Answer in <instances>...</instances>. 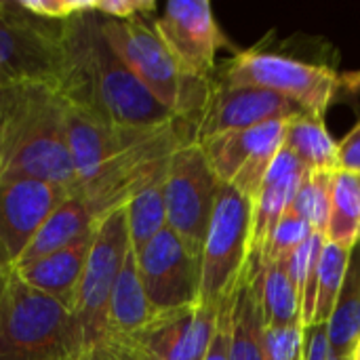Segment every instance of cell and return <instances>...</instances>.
Returning a JSON list of instances; mask_svg holds the SVG:
<instances>
[{
	"label": "cell",
	"instance_id": "52a82bcc",
	"mask_svg": "<svg viewBox=\"0 0 360 360\" xmlns=\"http://www.w3.org/2000/svg\"><path fill=\"white\" fill-rule=\"evenodd\" d=\"M131 249L127 209L120 207L99 219L95 240L84 268L74 308V323L80 335L82 360L97 352L108 342V316L114 283Z\"/></svg>",
	"mask_w": 360,
	"mask_h": 360
},
{
	"label": "cell",
	"instance_id": "e0dca14e",
	"mask_svg": "<svg viewBox=\"0 0 360 360\" xmlns=\"http://www.w3.org/2000/svg\"><path fill=\"white\" fill-rule=\"evenodd\" d=\"M306 169L302 162L283 148L274 162L270 165L259 190L253 196V238H251V257L247 270L257 274L259 270V255L264 245L278 224V219L287 213L289 205L293 202L297 188L304 179Z\"/></svg>",
	"mask_w": 360,
	"mask_h": 360
},
{
	"label": "cell",
	"instance_id": "7c38bea8",
	"mask_svg": "<svg viewBox=\"0 0 360 360\" xmlns=\"http://www.w3.org/2000/svg\"><path fill=\"white\" fill-rule=\"evenodd\" d=\"M289 120H270L253 129L230 131L200 141L215 175L247 196H255L270 165L285 148Z\"/></svg>",
	"mask_w": 360,
	"mask_h": 360
},
{
	"label": "cell",
	"instance_id": "74e56055",
	"mask_svg": "<svg viewBox=\"0 0 360 360\" xmlns=\"http://www.w3.org/2000/svg\"><path fill=\"white\" fill-rule=\"evenodd\" d=\"M348 360H360V338L356 340V344L352 346V350H350V356Z\"/></svg>",
	"mask_w": 360,
	"mask_h": 360
},
{
	"label": "cell",
	"instance_id": "1f68e13d",
	"mask_svg": "<svg viewBox=\"0 0 360 360\" xmlns=\"http://www.w3.org/2000/svg\"><path fill=\"white\" fill-rule=\"evenodd\" d=\"M19 2L27 13L44 21H57V23H63L76 15L93 11V0H19Z\"/></svg>",
	"mask_w": 360,
	"mask_h": 360
},
{
	"label": "cell",
	"instance_id": "7402d4cb",
	"mask_svg": "<svg viewBox=\"0 0 360 360\" xmlns=\"http://www.w3.org/2000/svg\"><path fill=\"white\" fill-rule=\"evenodd\" d=\"M285 148L302 162L308 173H338L342 171L340 141L331 137L325 120L314 116L291 118L285 133Z\"/></svg>",
	"mask_w": 360,
	"mask_h": 360
},
{
	"label": "cell",
	"instance_id": "9c48e42d",
	"mask_svg": "<svg viewBox=\"0 0 360 360\" xmlns=\"http://www.w3.org/2000/svg\"><path fill=\"white\" fill-rule=\"evenodd\" d=\"M59 32L61 23L27 13L19 0H0V82H55Z\"/></svg>",
	"mask_w": 360,
	"mask_h": 360
},
{
	"label": "cell",
	"instance_id": "836d02e7",
	"mask_svg": "<svg viewBox=\"0 0 360 360\" xmlns=\"http://www.w3.org/2000/svg\"><path fill=\"white\" fill-rule=\"evenodd\" d=\"M331 344H329V325L312 323L304 327V346L302 360H329Z\"/></svg>",
	"mask_w": 360,
	"mask_h": 360
},
{
	"label": "cell",
	"instance_id": "30bf717a",
	"mask_svg": "<svg viewBox=\"0 0 360 360\" xmlns=\"http://www.w3.org/2000/svg\"><path fill=\"white\" fill-rule=\"evenodd\" d=\"M152 27L181 72L194 78L213 80L217 51L232 49L207 0H171L152 19Z\"/></svg>",
	"mask_w": 360,
	"mask_h": 360
},
{
	"label": "cell",
	"instance_id": "8d00e7d4",
	"mask_svg": "<svg viewBox=\"0 0 360 360\" xmlns=\"http://www.w3.org/2000/svg\"><path fill=\"white\" fill-rule=\"evenodd\" d=\"M15 276V257L6 249V245L0 240V302L8 291V285Z\"/></svg>",
	"mask_w": 360,
	"mask_h": 360
},
{
	"label": "cell",
	"instance_id": "ac0fdd59",
	"mask_svg": "<svg viewBox=\"0 0 360 360\" xmlns=\"http://www.w3.org/2000/svg\"><path fill=\"white\" fill-rule=\"evenodd\" d=\"M97 226L74 240L72 245L57 249L40 259H34L30 264L17 266V276L32 289L53 297L63 308L74 312L78 289L84 276V268L91 255V247L95 240Z\"/></svg>",
	"mask_w": 360,
	"mask_h": 360
},
{
	"label": "cell",
	"instance_id": "603a6c76",
	"mask_svg": "<svg viewBox=\"0 0 360 360\" xmlns=\"http://www.w3.org/2000/svg\"><path fill=\"white\" fill-rule=\"evenodd\" d=\"M327 325L331 352L340 359H348L360 338V240L350 249L342 291Z\"/></svg>",
	"mask_w": 360,
	"mask_h": 360
},
{
	"label": "cell",
	"instance_id": "d6986e66",
	"mask_svg": "<svg viewBox=\"0 0 360 360\" xmlns=\"http://www.w3.org/2000/svg\"><path fill=\"white\" fill-rule=\"evenodd\" d=\"M97 224L99 221L95 219L91 209L84 205V200L70 192L59 202V207L44 219V224L38 228L34 238L30 240V245L17 259L15 268L72 245L74 240L91 232Z\"/></svg>",
	"mask_w": 360,
	"mask_h": 360
},
{
	"label": "cell",
	"instance_id": "d590c367",
	"mask_svg": "<svg viewBox=\"0 0 360 360\" xmlns=\"http://www.w3.org/2000/svg\"><path fill=\"white\" fill-rule=\"evenodd\" d=\"M340 158L342 169L360 175V120L354 129L340 141Z\"/></svg>",
	"mask_w": 360,
	"mask_h": 360
},
{
	"label": "cell",
	"instance_id": "8fae6325",
	"mask_svg": "<svg viewBox=\"0 0 360 360\" xmlns=\"http://www.w3.org/2000/svg\"><path fill=\"white\" fill-rule=\"evenodd\" d=\"M135 255L154 316L198 304L200 257H196L171 228H165Z\"/></svg>",
	"mask_w": 360,
	"mask_h": 360
},
{
	"label": "cell",
	"instance_id": "f35d334b",
	"mask_svg": "<svg viewBox=\"0 0 360 360\" xmlns=\"http://www.w3.org/2000/svg\"><path fill=\"white\" fill-rule=\"evenodd\" d=\"M329 360H348V359H340V356H335V354L331 352V359H329Z\"/></svg>",
	"mask_w": 360,
	"mask_h": 360
},
{
	"label": "cell",
	"instance_id": "83f0119b",
	"mask_svg": "<svg viewBox=\"0 0 360 360\" xmlns=\"http://www.w3.org/2000/svg\"><path fill=\"white\" fill-rule=\"evenodd\" d=\"M335 173H304L293 202L287 213L297 215L312 226L314 232L327 234L329 213H331V188Z\"/></svg>",
	"mask_w": 360,
	"mask_h": 360
},
{
	"label": "cell",
	"instance_id": "3957f363",
	"mask_svg": "<svg viewBox=\"0 0 360 360\" xmlns=\"http://www.w3.org/2000/svg\"><path fill=\"white\" fill-rule=\"evenodd\" d=\"M101 30L137 80L179 120L192 124L196 133L213 80L184 74L148 19L116 21L101 17Z\"/></svg>",
	"mask_w": 360,
	"mask_h": 360
},
{
	"label": "cell",
	"instance_id": "5bb4252c",
	"mask_svg": "<svg viewBox=\"0 0 360 360\" xmlns=\"http://www.w3.org/2000/svg\"><path fill=\"white\" fill-rule=\"evenodd\" d=\"M219 310L213 306H188L156 314L139 333L124 338L158 360H205L215 338Z\"/></svg>",
	"mask_w": 360,
	"mask_h": 360
},
{
	"label": "cell",
	"instance_id": "f546056e",
	"mask_svg": "<svg viewBox=\"0 0 360 360\" xmlns=\"http://www.w3.org/2000/svg\"><path fill=\"white\" fill-rule=\"evenodd\" d=\"M314 234L312 226L306 224L304 219H300L297 215L285 213L278 224L274 226V230L270 232L264 251L259 255V270L272 262H281L287 259L293 251H297L310 236Z\"/></svg>",
	"mask_w": 360,
	"mask_h": 360
},
{
	"label": "cell",
	"instance_id": "ffe728a7",
	"mask_svg": "<svg viewBox=\"0 0 360 360\" xmlns=\"http://www.w3.org/2000/svg\"><path fill=\"white\" fill-rule=\"evenodd\" d=\"M154 319V310L141 285L137 255L129 249L114 283L108 316V338H133Z\"/></svg>",
	"mask_w": 360,
	"mask_h": 360
},
{
	"label": "cell",
	"instance_id": "ba28073f",
	"mask_svg": "<svg viewBox=\"0 0 360 360\" xmlns=\"http://www.w3.org/2000/svg\"><path fill=\"white\" fill-rule=\"evenodd\" d=\"M219 188L221 181L200 143L186 141L171 154L162 179L167 226L196 257L202 255Z\"/></svg>",
	"mask_w": 360,
	"mask_h": 360
},
{
	"label": "cell",
	"instance_id": "6da1fadb",
	"mask_svg": "<svg viewBox=\"0 0 360 360\" xmlns=\"http://www.w3.org/2000/svg\"><path fill=\"white\" fill-rule=\"evenodd\" d=\"M55 86L68 105L114 124L162 127L179 120L124 65L93 11L61 23Z\"/></svg>",
	"mask_w": 360,
	"mask_h": 360
},
{
	"label": "cell",
	"instance_id": "4dcf8cb0",
	"mask_svg": "<svg viewBox=\"0 0 360 360\" xmlns=\"http://www.w3.org/2000/svg\"><path fill=\"white\" fill-rule=\"evenodd\" d=\"M304 327H266L264 354L266 360H302Z\"/></svg>",
	"mask_w": 360,
	"mask_h": 360
},
{
	"label": "cell",
	"instance_id": "44dd1931",
	"mask_svg": "<svg viewBox=\"0 0 360 360\" xmlns=\"http://www.w3.org/2000/svg\"><path fill=\"white\" fill-rule=\"evenodd\" d=\"M264 314L259 304V272L245 270L232 302L230 319V360H266Z\"/></svg>",
	"mask_w": 360,
	"mask_h": 360
},
{
	"label": "cell",
	"instance_id": "d4e9b609",
	"mask_svg": "<svg viewBox=\"0 0 360 360\" xmlns=\"http://www.w3.org/2000/svg\"><path fill=\"white\" fill-rule=\"evenodd\" d=\"M325 238L344 249L360 240V175L338 171L331 188V213Z\"/></svg>",
	"mask_w": 360,
	"mask_h": 360
},
{
	"label": "cell",
	"instance_id": "d6a6232c",
	"mask_svg": "<svg viewBox=\"0 0 360 360\" xmlns=\"http://www.w3.org/2000/svg\"><path fill=\"white\" fill-rule=\"evenodd\" d=\"M154 11L156 2L152 0H93V13L116 21L148 19Z\"/></svg>",
	"mask_w": 360,
	"mask_h": 360
},
{
	"label": "cell",
	"instance_id": "4316f807",
	"mask_svg": "<svg viewBox=\"0 0 360 360\" xmlns=\"http://www.w3.org/2000/svg\"><path fill=\"white\" fill-rule=\"evenodd\" d=\"M327 238L325 234L314 232L297 251H293L287 259V274L300 293L302 300V323L304 327L312 323L314 304H316V278H319V262Z\"/></svg>",
	"mask_w": 360,
	"mask_h": 360
},
{
	"label": "cell",
	"instance_id": "7a4b0ae2",
	"mask_svg": "<svg viewBox=\"0 0 360 360\" xmlns=\"http://www.w3.org/2000/svg\"><path fill=\"white\" fill-rule=\"evenodd\" d=\"M68 103L51 80L0 86V181L38 179L74 188L65 139Z\"/></svg>",
	"mask_w": 360,
	"mask_h": 360
},
{
	"label": "cell",
	"instance_id": "8992f818",
	"mask_svg": "<svg viewBox=\"0 0 360 360\" xmlns=\"http://www.w3.org/2000/svg\"><path fill=\"white\" fill-rule=\"evenodd\" d=\"M251 238L253 198L221 184L200 255L198 304L221 308L236 293L251 257Z\"/></svg>",
	"mask_w": 360,
	"mask_h": 360
},
{
	"label": "cell",
	"instance_id": "5b68a950",
	"mask_svg": "<svg viewBox=\"0 0 360 360\" xmlns=\"http://www.w3.org/2000/svg\"><path fill=\"white\" fill-rule=\"evenodd\" d=\"M213 80L274 91L295 101L308 116L321 120H325V114L342 86V78L329 65L259 49L236 51L232 59L215 70Z\"/></svg>",
	"mask_w": 360,
	"mask_h": 360
},
{
	"label": "cell",
	"instance_id": "2e32d148",
	"mask_svg": "<svg viewBox=\"0 0 360 360\" xmlns=\"http://www.w3.org/2000/svg\"><path fill=\"white\" fill-rule=\"evenodd\" d=\"M70 192L61 186L38 179L0 181V240L17 259Z\"/></svg>",
	"mask_w": 360,
	"mask_h": 360
},
{
	"label": "cell",
	"instance_id": "4fadbf2b",
	"mask_svg": "<svg viewBox=\"0 0 360 360\" xmlns=\"http://www.w3.org/2000/svg\"><path fill=\"white\" fill-rule=\"evenodd\" d=\"M304 114L306 112L295 101L274 91L213 80L211 95L196 124L194 141L200 143L221 133L253 129L270 120H291Z\"/></svg>",
	"mask_w": 360,
	"mask_h": 360
},
{
	"label": "cell",
	"instance_id": "484cf974",
	"mask_svg": "<svg viewBox=\"0 0 360 360\" xmlns=\"http://www.w3.org/2000/svg\"><path fill=\"white\" fill-rule=\"evenodd\" d=\"M162 179L143 188L124 205L129 240H131V249L135 253H139L165 228H169L167 226V205H165Z\"/></svg>",
	"mask_w": 360,
	"mask_h": 360
},
{
	"label": "cell",
	"instance_id": "9a60e30c",
	"mask_svg": "<svg viewBox=\"0 0 360 360\" xmlns=\"http://www.w3.org/2000/svg\"><path fill=\"white\" fill-rule=\"evenodd\" d=\"M156 129L158 127L114 124L80 108L68 105L65 139H68V150H70V158L74 167V188L89 181L110 158H114L129 146L141 141Z\"/></svg>",
	"mask_w": 360,
	"mask_h": 360
},
{
	"label": "cell",
	"instance_id": "e575fe53",
	"mask_svg": "<svg viewBox=\"0 0 360 360\" xmlns=\"http://www.w3.org/2000/svg\"><path fill=\"white\" fill-rule=\"evenodd\" d=\"M234 295L228 302L221 304L217 331H215V338H213V342H211V346H209V350L205 354V360H230V319H232V302H234Z\"/></svg>",
	"mask_w": 360,
	"mask_h": 360
},
{
	"label": "cell",
	"instance_id": "f1b7e54d",
	"mask_svg": "<svg viewBox=\"0 0 360 360\" xmlns=\"http://www.w3.org/2000/svg\"><path fill=\"white\" fill-rule=\"evenodd\" d=\"M350 259V249H344L333 243H325L321 262H319V278H316V304L312 323H329L331 312L335 308L338 295L342 291V283L346 276ZM310 323V325H312Z\"/></svg>",
	"mask_w": 360,
	"mask_h": 360
},
{
	"label": "cell",
	"instance_id": "cb8c5ba5",
	"mask_svg": "<svg viewBox=\"0 0 360 360\" xmlns=\"http://www.w3.org/2000/svg\"><path fill=\"white\" fill-rule=\"evenodd\" d=\"M259 304L266 327H304L302 300L287 274L285 259L262 268Z\"/></svg>",
	"mask_w": 360,
	"mask_h": 360
},
{
	"label": "cell",
	"instance_id": "277c9868",
	"mask_svg": "<svg viewBox=\"0 0 360 360\" xmlns=\"http://www.w3.org/2000/svg\"><path fill=\"white\" fill-rule=\"evenodd\" d=\"M0 360H82L74 314L17 270L0 302Z\"/></svg>",
	"mask_w": 360,
	"mask_h": 360
}]
</instances>
